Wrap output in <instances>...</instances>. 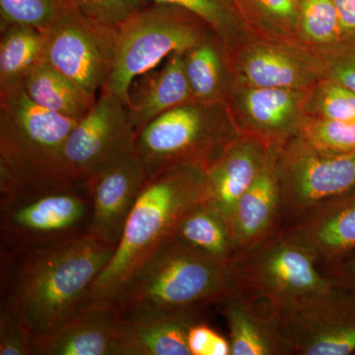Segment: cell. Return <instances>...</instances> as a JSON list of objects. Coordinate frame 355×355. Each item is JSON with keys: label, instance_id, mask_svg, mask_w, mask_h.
I'll return each instance as SVG.
<instances>
[{"label": "cell", "instance_id": "cell-1", "mask_svg": "<svg viewBox=\"0 0 355 355\" xmlns=\"http://www.w3.org/2000/svg\"><path fill=\"white\" fill-rule=\"evenodd\" d=\"M114 250L86 233L17 254L4 301L19 312L32 342L50 335L83 306Z\"/></svg>", "mask_w": 355, "mask_h": 355}, {"label": "cell", "instance_id": "cell-2", "mask_svg": "<svg viewBox=\"0 0 355 355\" xmlns=\"http://www.w3.org/2000/svg\"><path fill=\"white\" fill-rule=\"evenodd\" d=\"M205 168L170 166L147 178L125 222L111 261L83 306L108 304L125 280L168 238L178 222L205 200Z\"/></svg>", "mask_w": 355, "mask_h": 355}, {"label": "cell", "instance_id": "cell-3", "mask_svg": "<svg viewBox=\"0 0 355 355\" xmlns=\"http://www.w3.org/2000/svg\"><path fill=\"white\" fill-rule=\"evenodd\" d=\"M235 288L229 263L166 239L142 261L108 305L121 320L154 316L217 303Z\"/></svg>", "mask_w": 355, "mask_h": 355}, {"label": "cell", "instance_id": "cell-4", "mask_svg": "<svg viewBox=\"0 0 355 355\" xmlns=\"http://www.w3.org/2000/svg\"><path fill=\"white\" fill-rule=\"evenodd\" d=\"M78 121L33 102L22 83L0 88V186L64 178L62 148Z\"/></svg>", "mask_w": 355, "mask_h": 355}, {"label": "cell", "instance_id": "cell-5", "mask_svg": "<svg viewBox=\"0 0 355 355\" xmlns=\"http://www.w3.org/2000/svg\"><path fill=\"white\" fill-rule=\"evenodd\" d=\"M1 197V239L25 253L88 233L92 202L88 184L60 180Z\"/></svg>", "mask_w": 355, "mask_h": 355}, {"label": "cell", "instance_id": "cell-6", "mask_svg": "<svg viewBox=\"0 0 355 355\" xmlns=\"http://www.w3.org/2000/svg\"><path fill=\"white\" fill-rule=\"evenodd\" d=\"M240 135L222 103L193 100L140 128L135 153L147 178L178 164L207 169Z\"/></svg>", "mask_w": 355, "mask_h": 355}, {"label": "cell", "instance_id": "cell-7", "mask_svg": "<svg viewBox=\"0 0 355 355\" xmlns=\"http://www.w3.org/2000/svg\"><path fill=\"white\" fill-rule=\"evenodd\" d=\"M209 30L200 18L180 7L153 3L137 11L116 29L113 67L103 90L127 105L135 79L173 53H186L209 36Z\"/></svg>", "mask_w": 355, "mask_h": 355}, {"label": "cell", "instance_id": "cell-8", "mask_svg": "<svg viewBox=\"0 0 355 355\" xmlns=\"http://www.w3.org/2000/svg\"><path fill=\"white\" fill-rule=\"evenodd\" d=\"M235 288L270 307L288 304L338 286L319 261L284 227L229 261Z\"/></svg>", "mask_w": 355, "mask_h": 355}, {"label": "cell", "instance_id": "cell-9", "mask_svg": "<svg viewBox=\"0 0 355 355\" xmlns=\"http://www.w3.org/2000/svg\"><path fill=\"white\" fill-rule=\"evenodd\" d=\"M268 307L289 354H355L354 291L335 286Z\"/></svg>", "mask_w": 355, "mask_h": 355}, {"label": "cell", "instance_id": "cell-10", "mask_svg": "<svg viewBox=\"0 0 355 355\" xmlns=\"http://www.w3.org/2000/svg\"><path fill=\"white\" fill-rule=\"evenodd\" d=\"M137 130L125 103L102 90L92 108L71 130L60 157V173L70 181L88 184L91 178L135 153Z\"/></svg>", "mask_w": 355, "mask_h": 355}, {"label": "cell", "instance_id": "cell-11", "mask_svg": "<svg viewBox=\"0 0 355 355\" xmlns=\"http://www.w3.org/2000/svg\"><path fill=\"white\" fill-rule=\"evenodd\" d=\"M277 166L282 216L291 219L355 188V151L319 153L294 135L280 146Z\"/></svg>", "mask_w": 355, "mask_h": 355}, {"label": "cell", "instance_id": "cell-12", "mask_svg": "<svg viewBox=\"0 0 355 355\" xmlns=\"http://www.w3.org/2000/svg\"><path fill=\"white\" fill-rule=\"evenodd\" d=\"M44 36V62L97 98L113 67L116 30L94 24L71 8Z\"/></svg>", "mask_w": 355, "mask_h": 355}, {"label": "cell", "instance_id": "cell-13", "mask_svg": "<svg viewBox=\"0 0 355 355\" xmlns=\"http://www.w3.org/2000/svg\"><path fill=\"white\" fill-rule=\"evenodd\" d=\"M146 180V170L137 153L121 159L91 178L88 188L92 212L88 233L116 247Z\"/></svg>", "mask_w": 355, "mask_h": 355}, {"label": "cell", "instance_id": "cell-14", "mask_svg": "<svg viewBox=\"0 0 355 355\" xmlns=\"http://www.w3.org/2000/svg\"><path fill=\"white\" fill-rule=\"evenodd\" d=\"M287 232L328 265L355 252V188L292 219Z\"/></svg>", "mask_w": 355, "mask_h": 355}, {"label": "cell", "instance_id": "cell-15", "mask_svg": "<svg viewBox=\"0 0 355 355\" xmlns=\"http://www.w3.org/2000/svg\"><path fill=\"white\" fill-rule=\"evenodd\" d=\"M275 146H270L249 133L240 135L205 169V200L228 223L238 200L259 176Z\"/></svg>", "mask_w": 355, "mask_h": 355}, {"label": "cell", "instance_id": "cell-16", "mask_svg": "<svg viewBox=\"0 0 355 355\" xmlns=\"http://www.w3.org/2000/svg\"><path fill=\"white\" fill-rule=\"evenodd\" d=\"M275 146L254 183L238 200L231 216V235L235 253L258 246L280 227L282 195Z\"/></svg>", "mask_w": 355, "mask_h": 355}, {"label": "cell", "instance_id": "cell-17", "mask_svg": "<svg viewBox=\"0 0 355 355\" xmlns=\"http://www.w3.org/2000/svg\"><path fill=\"white\" fill-rule=\"evenodd\" d=\"M121 326L111 305L81 306L50 335L33 340L31 354L116 355Z\"/></svg>", "mask_w": 355, "mask_h": 355}, {"label": "cell", "instance_id": "cell-18", "mask_svg": "<svg viewBox=\"0 0 355 355\" xmlns=\"http://www.w3.org/2000/svg\"><path fill=\"white\" fill-rule=\"evenodd\" d=\"M246 86L305 90L321 78L317 58L282 44L261 43L247 48L237 62Z\"/></svg>", "mask_w": 355, "mask_h": 355}, {"label": "cell", "instance_id": "cell-19", "mask_svg": "<svg viewBox=\"0 0 355 355\" xmlns=\"http://www.w3.org/2000/svg\"><path fill=\"white\" fill-rule=\"evenodd\" d=\"M304 99V90L246 86L236 95V105L249 135L280 146L297 132Z\"/></svg>", "mask_w": 355, "mask_h": 355}, {"label": "cell", "instance_id": "cell-20", "mask_svg": "<svg viewBox=\"0 0 355 355\" xmlns=\"http://www.w3.org/2000/svg\"><path fill=\"white\" fill-rule=\"evenodd\" d=\"M229 330L231 355H286L268 306L233 288L217 302Z\"/></svg>", "mask_w": 355, "mask_h": 355}, {"label": "cell", "instance_id": "cell-21", "mask_svg": "<svg viewBox=\"0 0 355 355\" xmlns=\"http://www.w3.org/2000/svg\"><path fill=\"white\" fill-rule=\"evenodd\" d=\"M193 100L184 69V53H174L162 67L135 79L128 90L127 107L137 132L160 114Z\"/></svg>", "mask_w": 355, "mask_h": 355}, {"label": "cell", "instance_id": "cell-22", "mask_svg": "<svg viewBox=\"0 0 355 355\" xmlns=\"http://www.w3.org/2000/svg\"><path fill=\"white\" fill-rule=\"evenodd\" d=\"M202 308L121 320L116 355H191L188 336Z\"/></svg>", "mask_w": 355, "mask_h": 355}, {"label": "cell", "instance_id": "cell-23", "mask_svg": "<svg viewBox=\"0 0 355 355\" xmlns=\"http://www.w3.org/2000/svg\"><path fill=\"white\" fill-rule=\"evenodd\" d=\"M22 84L33 102L76 120L83 119L97 100L44 60L24 77Z\"/></svg>", "mask_w": 355, "mask_h": 355}, {"label": "cell", "instance_id": "cell-24", "mask_svg": "<svg viewBox=\"0 0 355 355\" xmlns=\"http://www.w3.org/2000/svg\"><path fill=\"white\" fill-rule=\"evenodd\" d=\"M172 236L191 249L224 263H229L235 254L227 220L205 200L180 219Z\"/></svg>", "mask_w": 355, "mask_h": 355}, {"label": "cell", "instance_id": "cell-25", "mask_svg": "<svg viewBox=\"0 0 355 355\" xmlns=\"http://www.w3.org/2000/svg\"><path fill=\"white\" fill-rule=\"evenodd\" d=\"M44 33L30 26L12 25L1 30L0 88L22 83L36 65L44 60Z\"/></svg>", "mask_w": 355, "mask_h": 355}, {"label": "cell", "instance_id": "cell-26", "mask_svg": "<svg viewBox=\"0 0 355 355\" xmlns=\"http://www.w3.org/2000/svg\"><path fill=\"white\" fill-rule=\"evenodd\" d=\"M220 42L211 36L184 53V69L193 99L222 103L226 94V69Z\"/></svg>", "mask_w": 355, "mask_h": 355}, {"label": "cell", "instance_id": "cell-27", "mask_svg": "<svg viewBox=\"0 0 355 355\" xmlns=\"http://www.w3.org/2000/svg\"><path fill=\"white\" fill-rule=\"evenodd\" d=\"M189 11L207 24L224 46L234 43L241 32L242 17L234 0H153Z\"/></svg>", "mask_w": 355, "mask_h": 355}, {"label": "cell", "instance_id": "cell-28", "mask_svg": "<svg viewBox=\"0 0 355 355\" xmlns=\"http://www.w3.org/2000/svg\"><path fill=\"white\" fill-rule=\"evenodd\" d=\"M242 19L263 32L286 37L297 32L299 0H234Z\"/></svg>", "mask_w": 355, "mask_h": 355}, {"label": "cell", "instance_id": "cell-29", "mask_svg": "<svg viewBox=\"0 0 355 355\" xmlns=\"http://www.w3.org/2000/svg\"><path fill=\"white\" fill-rule=\"evenodd\" d=\"M295 135L319 153L345 154L355 151V121L310 116L303 119Z\"/></svg>", "mask_w": 355, "mask_h": 355}, {"label": "cell", "instance_id": "cell-30", "mask_svg": "<svg viewBox=\"0 0 355 355\" xmlns=\"http://www.w3.org/2000/svg\"><path fill=\"white\" fill-rule=\"evenodd\" d=\"M71 8L69 0H0V29L23 25L44 33Z\"/></svg>", "mask_w": 355, "mask_h": 355}, {"label": "cell", "instance_id": "cell-31", "mask_svg": "<svg viewBox=\"0 0 355 355\" xmlns=\"http://www.w3.org/2000/svg\"><path fill=\"white\" fill-rule=\"evenodd\" d=\"M297 32L321 48L343 39L334 0H299Z\"/></svg>", "mask_w": 355, "mask_h": 355}, {"label": "cell", "instance_id": "cell-32", "mask_svg": "<svg viewBox=\"0 0 355 355\" xmlns=\"http://www.w3.org/2000/svg\"><path fill=\"white\" fill-rule=\"evenodd\" d=\"M83 18L102 27L116 30L133 14L154 3L153 0H69Z\"/></svg>", "mask_w": 355, "mask_h": 355}, {"label": "cell", "instance_id": "cell-33", "mask_svg": "<svg viewBox=\"0 0 355 355\" xmlns=\"http://www.w3.org/2000/svg\"><path fill=\"white\" fill-rule=\"evenodd\" d=\"M312 116L329 120L355 121V93L323 79L311 96Z\"/></svg>", "mask_w": 355, "mask_h": 355}, {"label": "cell", "instance_id": "cell-34", "mask_svg": "<svg viewBox=\"0 0 355 355\" xmlns=\"http://www.w3.org/2000/svg\"><path fill=\"white\" fill-rule=\"evenodd\" d=\"M318 60L321 76L355 93V38H343L323 48Z\"/></svg>", "mask_w": 355, "mask_h": 355}, {"label": "cell", "instance_id": "cell-35", "mask_svg": "<svg viewBox=\"0 0 355 355\" xmlns=\"http://www.w3.org/2000/svg\"><path fill=\"white\" fill-rule=\"evenodd\" d=\"M32 338L17 309L4 301L0 314V355H30Z\"/></svg>", "mask_w": 355, "mask_h": 355}, {"label": "cell", "instance_id": "cell-36", "mask_svg": "<svg viewBox=\"0 0 355 355\" xmlns=\"http://www.w3.org/2000/svg\"><path fill=\"white\" fill-rule=\"evenodd\" d=\"M188 345L191 355H231V345L202 321L191 327L188 336Z\"/></svg>", "mask_w": 355, "mask_h": 355}, {"label": "cell", "instance_id": "cell-37", "mask_svg": "<svg viewBox=\"0 0 355 355\" xmlns=\"http://www.w3.org/2000/svg\"><path fill=\"white\" fill-rule=\"evenodd\" d=\"M322 270L336 286L355 292V252L324 265Z\"/></svg>", "mask_w": 355, "mask_h": 355}, {"label": "cell", "instance_id": "cell-38", "mask_svg": "<svg viewBox=\"0 0 355 355\" xmlns=\"http://www.w3.org/2000/svg\"><path fill=\"white\" fill-rule=\"evenodd\" d=\"M343 38H355V0H334Z\"/></svg>", "mask_w": 355, "mask_h": 355}]
</instances>
